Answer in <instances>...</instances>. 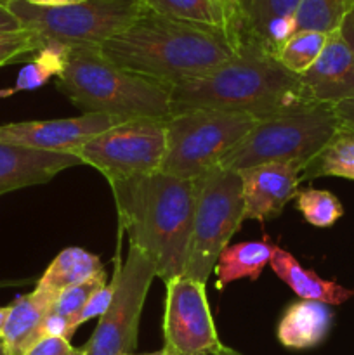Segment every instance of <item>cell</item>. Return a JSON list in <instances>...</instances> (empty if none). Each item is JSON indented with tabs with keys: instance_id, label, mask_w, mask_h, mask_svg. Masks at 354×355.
I'll list each match as a JSON object with an SVG mask.
<instances>
[{
	"instance_id": "obj_16",
	"label": "cell",
	"mask_w": 354,
	"mask_h": 355,
	"mask_svg": "<svg viewBox=\"0 0 354 355\" xmlns=\"http://www.w3.org/2000/svg\"><path fill=\"white\" fill-rule=\"evenodd\" d=\"M58 295L35 286L31 293L9 305V314L0 336L7 355H24L35 342L40 340L42 324L51 314Z\"/></svg>"
},
{
	"instance_id": "obj_37",
	"label": "cell",
	"mask_w": 354,
	"mask_h": 355,
	"mask_svg": "<svg viewBox=\"0 0 354 355\" xmlns=\"http://www.w3.org/2000/svg\"><path fill=\"white\" fill-rule=\"evenodd\" d=\"M7 314H9V307H0V336H2L3 324H6Z\"/></svg>"
},
{
	"instance_id": "obj_20",
	"label": "cell",
	"mask_w": 354,
	"mask_h": 355,
	"mask_svg": "<svg viewBox=\"0 0 354 355\" xmlns=\"http://www.w3.org/2000/svg\"><path fill=\"white\" fill-rule=\"evenodd\" d=\"M278 245L264 238L260 241H243L229 245L219 255L214 270L217 276V290H224L228 284L238 279L257 281L271 263Z\"/></svg>"
},
{
	"instance_id": "obj_28",
	"label": "cell",
	"mask_w": 354,
	"mask_h": 355,
	"mask_svg": "<svg viewBox=\"0 0 354 355\" xmlns=\"http://www.w3.org/2000/svg\"><path fill=\"white\" fill-rule=\"evenodd\" d=\"M106 283H108L106 272L103 270V272H99L97 276L83 281V283L75 284V286H69L66 288V290L59 291L51 314L58 315V318H62L65 321H68L69 324H71L73 329H76L80 326L78 318L80 314H82L83 307L87 305V302H89V298Z\"/></svg>"
},
{
	"instance_id": "obj_26",
	"label": "cell",
	"mask_w": 354,
	"mask_h": 355,
	"mask_svg": "<svg viewBox=\"0 0 354 355\" xmlns=\"http://www.w3.org/2000/svg\"><path fill=\"white\" fill-rule=\"evenodd\" d=\"M328 35L319 31H295L278 52L276 59L295 75L307 71L321 54Z\"/></svg>"
},
{
	"instance_id": "obj_22",
	"label": "cell",
	"mask_w": 354,
	"mask_h": 355,
	"mask_svg": "<svg viewBox=\"0 0 354 355\" xmlns=\"http://www.w3.org/2000/svg\"><path fill=\"white\" fill-rule=\"evenodd\" d=\"M319 177H342L354 180V128L340 123L325 148L304 166L301 182Z\"/></svg>"
},
{
	"instance_id": "obj_42",
	"label": "cell",
	"mask_w": 354,
	"mask_h": 355,
	"mask_svg": "<svg viewBox=\"0 0 354 355\" xmlns=\"http://www.w3.org/2000/svg\"><path fill=\"white\" fill-rule=\"evenodd\" d=\"M73 355H82V350L76 349V350H75V354H73Z\"/></svg>"
},
{
	"instance_id": "obj_31",
	"label": "cell",
	"mask_w": 354,
	"mask_h": 355,
	"mask_svg": "<svg viewBox=\"0 0 354 355\" xmlns=\"http://www.w3.org/2000/svg\"><path fill=\"white\" fill-rule=\"evenodd\" d=\"M75 347L69 343V340L58 338V336H44L38 342H35L24 355H73Z\"/></svg>"
},
{
	"instance_id": "obj_34",
	"label": "cell",
	"mask_w": 354,
	"mask_h": 355,
	"mask_svg": "<svg viewBox=\"0 0 354 355\" xmlns=\"http://www.w3.org/2000/svg\"><path fill=\"white\" fill-rule=\"evenodd\" d=\"M340 33H342L344 40L347 42V45H349L354 54V10L344 19L342 26H340Z\"/></svg>"
},
{
	"instance_id": "obj_18",
	"label": "cell",
	"mask_w": 354,
	"mask_h": 355,
	"mask_svg": "<svg viewBox=\"0 0 354 355\" xmlns=\"http://www.w3.org/2000/svg\"><path fill=\"white\" fill-rule=\"evenodd\" d=\"M273 272L287 284L301 300L321 302L326 305H342L354 298V288H344L335 281L319 277L314 270L305 269L292 253L278 246L271 259Z\"/></svg>"
},
{
	"instance_id": "obj_39",
	"label": "cell",
	"mask_w": 354,
	"mask_h": 355,
	"mask_svg": "<svg viewBox=\"0 0 354 355\" xmlns=\"http://www.w3.org/2000/svg\"><path fill=\"white\" fill-rule=\"evenodd\" d=\"M12 94H16L14 92L12 89H7V90H0V97H7V96H12Z\"/></svg>"
},
{
	"instance_id": "obj_4",
	"label": "cell",
	"mask_w": 354,
	"mask_h": 355,
	"mask_svg": "<svg viewBox=\"0 0 354 355\" xmlns=\"http://www.w3.org/2000/svg\"><path fill=\"white\" fill-rule=\"evenodd\" d=\"M58 89L83 113L121 120L172 116V87L127 71L108 61L99 47H71Z\"/></svg>"
},
{
	"instance_id": "obj_40",
	"label": "cell",
	"mask_w": 354,
	"mask_h": 355,
	"mask_svg": "<svg viewBox=\"0 0 354 355\" xmlns=\"http://www.w3.org/2000/svg\"><path fill=\"white\" fill-rule=\"evenodd\" d=\"M128 355H137V354H128ZM139 355H163L162 350H158V352H151V354H139Z\"/></svg>"
},
{
	"instance_id": "obj_17",
	"label": "cell",
	"mask_w": 354,
	"mask_h": 355,
	"mask_svg": "<svg viewBox=\"0 0 354 355\" xmlns=\"http://www.w3.org/2000/svg\"><path fill=\"white\" fill-rule=\"evenodd\" d=\"M333 312L321 302L298 300L281 315L276 336L285 349L307 350L321 345L328 336Z\"/></svg>"
},
{
	"instance_id": "obj_21",
	"label": "cell",
	"mask_w": 354,
	"mask_h": 355,
	"mask_svg": "<svg viewBox=\"0 0 354 355\" xmlns=\"http://www.w3.org/2000/svg\"><path fill=\"white\" fill-rule=\"evenodd\" d=\"M103 262L97 255L89 253L87 250L71 246L65 248L47 267L37 286L44 290H51L54 293L66 290L69 286L83 283L90 277L103 272Z\"/></svg>"
},
{
	"instance_id": "obj_11",
	"label": "cell",
	"mask_w": 354,
	"mask_h": 355,
	"mask_svg": "<svg viewBox=\"0 0 354 355\" xmlns=\"http://www.w3.org/2000/svg\"><path fill=\"white\" fill-rule=\"evenodd\" d=\"M163 355H215L222 347L215 331L205 284L189 277L167 281Z\"/></svg>"
},
{
	"instance_id": "obj_15",
	"label": "cell",
	"mask_w": 354,
	"mask_h": 355,
	"mask_svg": "<svg viewBox=\"0 0 354 355\" xmlns=\"http://www.w3.org/2000/svg\"><path fill=\"white\" fill-rule=\"evenodd\" d=\"M83 165L71 153H51L0 142V194L45 184L62 170Z\"/></svg>"
},
{
	"instance_id": "obj_2",
	"label": "cell",
	"mask_w": 354,
	"mask_h": 355,
	"mask_svg": "<svg viewBox=\"0 0 354 355\" xmlns=\"http://www.w3.org/2000/svg\"><path fill=\"white\" fill-rule=\"evenodd\" d=\"M120 225L167 283L186 272L193 231L196 182L167 173L110 182Z\"/></svg>"
},
{
	"instance_id": "obj_24",
	"label": "cell",
	"mask_w": 354,
	"mask_h": 355,
	"mask_svg": "<svg viewBox=\"0 0 354 355\" xmlns=\"http://www.w3.org/2000/svg\"><path fill=\"white\" fill-rule=\"evenodd\" d=\"M354 10V0H301L295 10L297 31H339L344 19Z\"/></svg>"
},
{
	"instance_id": "obj_30",
	"label": "cell",
	"mask_w": 354,
	"mask_h": 355,
	"mask_svg": "<svg viewBox=\"0 0 354 355\" xmlns=\"http://www.w3.org/2000/svg\"><path fill=\"white\" fill-rule=\"evenodd\" d=\"M113 295H115V281L111 279L110 283L101 286L99 290L89 298V302H87V305L83 307L82 314H80L78 318V324L82 326L83 322L90 321L92 318H101V315L108 311V307H110L111 300H113Z\"/></svg>"
},
{
	"instance_id": "obj_6",
	"label": "cell",
	"mask_w": 354,
	"mask_h": 355,
	"mask_svg": "<svg viewBox=\"0 0 354 355\" xmlns=\"http://www.w3.org/2000/svg\"><path fill=\"white\" fill-rule=\"evenodd\" d=\"M257 120L238 111L191 107L167 120V149L160 172L196 180L217 168Z\"/></svg>"
},
{
	"instance_id": "obj_27",
	"label": "cell",
	"mask_w": 354,
	"mask_h": 355,
	"mask_svg": "<svg viewBox=\"0 0 354 355\" xmlns=\"http://www.w3.org/2000/svg\"><path fill=\"white\" fill-rule=\"evenodd\" d=\"M295 208L302 214L305 222L314 227H332L344 215V207L339 198L330 191L305 187L298 189Z\"/></svg>"
},
{
	"instance_id": "obj_12",
	"label": "cell",
	"mask_w": 354,
	"mask_h": 355,
	"mask_svg": "<svg viewBox=\"0 0 354 355\" xmlns=\"http://www.w3.org/2000/svg\"><path fill=\"white\" fill-rule=\"evenodd\" d=\"M124 121L127 120L111 114L82 113L80 116L61 120L7 123L0 125V142L40 151L75 155L76 149L87 141Z\"/></svg>"
},
{
	"instance_id": "obj_9",
	"label": "cell",
	"mask_w": 354,
	"mask_h": 355,
	"mask_svg": "<svg viewBox=\"0 0 354 355\" xmlns=\"http://www.w3.org/2000/svg\"><path fill=\"white\" fill-rule=\"evenodd\" d=\"M167 149V120L135 118L118 123L75 151L83 165L99 170L108 182L160 172Z\"/></svg>"
},
{
	"instance_id": "obj_36",
	"label": "cell",
	"mask_w": 354,
	"mask_h": 355,
	"mask_svg": "<svg viewBox=\"0 0 354 355\" xmlns=\"http://www.w3.org/2000/svg\"><path fill=\"white\" fill-rule=\"evenodd\" d=\"M215 2L224 9L226 16H228V23H231V14H233V7H235V0H215Z\"/></svg>"
},
{
	"instance_id": "obj_3",
	"label": "cell",
	"mask_w": 354,
	"mask_h": 355,
	"mask_svg": "<svg viewBox=\"0 0 354 355\" xmlns=\"http://www.w3.org/2000/svg\"><path fill=\"white\" fill-rule=\"evenodd\" d=\"M309 103L301 75L288 71L255 44H242L229 59L203 78L172 89V114L191 107L238 111L257 121Z\"/></svg>"
},
{
	"instance_id": "obj_41",
	"label": "cell",
	"mask_w": 354,
	"mask_h": 355,
	"mask_svg": "<svg viewBox=\"0 0 354 355\" xmlns=\"http://www.w3.org/2000/svg\"><path fill=\"white\" fill-rule=\"evenodd\" d=\"M0 355H7L6 349H3V343H2V338H0Z\"/></svg>"
},
{
	"instance_id": "obj_25",
	"label": "cell",
	"mask_w": 354,
	"mask_h": 355,
	"mask_svg": "<svg viewBox=\"0 0 354 355\" xmlns=\"http://www.w3.org/2000/svg\"><path fill=\"white\" fill-rule=\"evenodd\" d=\"M69 49L71 47L58 44V42H47L19 71L16 78V87L12 89L14 92L35 90L38 87L45 85L52 76L58 78L62 69H65Z\"/></svg>"
},
{
	"instance_id": "obj_10",
	"label": "cell",
	"mask_w": 354,
	"mask_h": 355,
	"mask_svg": "<svg viewBox=\"0 0 354 355\" xmlns=\"http://www.w3.org/2000/svg\"><path fill=\"white\" fill-rule=\"evenodd\" d=\"M155 277V263L141 250L128 246L125 262L117 260L113 300L99 318L89 342L80 349L82 355L134 354L142 307Z\"/></svg>"
},
{
	"instance_id": "obj_7",
	"label": "cell",
	"mask_w": 354,
	"mask_h": 355,
	"mask_svg": "<svg viewBox=\"0 0 354 355\" xmlns=\"http://www.w3.org/2000/svg\"><path fill=\"white\" fill-rule=\"evenodd\" d=\"M23 28L42 40L68 47H101L130 26L142 12L139 0H82L62 7H38L28 0H2Z\"/></svg>"
},
{
	"instance_id": "obj_8",
	"label": "cell",
	"mask_w": 354,
	"mask_h": 355,
	"mask_svg": "<svg viewBox=\"0 0 354 355\" xmlns=\"http://www.w3.org/2000/svg\"><path fill=\"white\" fill-rule=\"evenodd\" d=\"M194 182L196 201L184 277L207 286L219 255L245 220V203L242 177L235 170L217 166Z\"/></svg>"
},
{
	"instance_id": "obj_35",
	"label": "cell",
	"mask_w": 354,
	"mask_h": 355,
	"mask_svg": "<svg viewBox=\"0 0 354 355\" xmlns=\"http://www.w3.org/2000/svg\"><path fill=\"white\" fill-rule=\"evenodd\" d=\"M28 2L38 7H62L69 6V3L82 2V0H28Z\"/></svg>"
},
{
	"instance_id": "obj_29",
	"label": "cell",
	"mask_w": 354,
	"mask_h": 355,
	"mask_svg": "<svg viewBox=\"0 0 354 355\" xmlns=\"http://www.w3.org/2000/svg\"><path fill=\"white\" fill-rule=\"evenodd\" d=\"M44 45L45 42L26 28L17 31H0V68L33 58Z\"/></svg>"
},
{
	"instance_id": "obj_33",
	"label": "cell",
	"mask_w": 354,
	"mask_h": 355,
	"mask_svg": "<svg viewBox=\"0 0 354 355\" xmlns=\"http://www.w3.org/2000/svg\"><path fill=\"white\" fill-rule=\"evenodd\" d=\"M335 113L339 116L340 123L346 127L354 128V99L353 101H344V103L337 104Z\"/></svg>"
},
{
	"instance_id": "obj_14",
	"label": "cell",
	"mask_w": 354,
	"mask_h": 355,
	"mask_svg": "<svg viewBox=\"0 0 354 355\" xmlns=\"http://www.w3.org/2000/svg\"><path fill=\"white\" fill-rule=\"evenodd\" d=\"M301 83L309 103L337 106L354 99V54L340 30L328 35L319 58L301 75Z\"/></svg>"
},
{
	"instance_id": "obj_1",
	"label": "cell",
	"mask_w": 354,
	"mask_h": 355,
	"mask_svg": "<svg viewBox=\"0 0 354 355\" xmlns=\"http://www.w3.org/2000/svg\"><path fill=\"white\" fill-rule=\"evenodd\" d=\"M99 52L127 71L174 89L228 62L238 45L228 31L170 19L144 7V12L104 42Z\"/></svg>"
},
{
	"instance_id": "obj_32",
	"label": "cell",
	"mask_w": 354,
	"mask_h": 355,
	"mask_svg": "<svg viewBox=\"0 0 354 355\" xmlns=\"http://www.w3.org/2000/svg\"><path fill=\"white\" fill-rule=\"evenodd\" d=\"M23 30V24L21 21L10 12L6 7V3L0 0V31H17Z\"/></svg>"
},
{
	"instance_id": "obj_13",
	"label": "cell",
	"mask_w": 354,
	"mask_h": 355,
	"mask_svg": "<svg viewBox=\"0 0 354 355\" xmlns=\"http://www.w3.org/2000/svg\"><path fill=\"white\" fill-rule=\"evenodd\" d=\"M304 165L297 162L264 163L242 170L245 220L266 222L281 215L288 201L297 198Z\"/></svg>"
},
{
	"instance_id": "obj_23",
	"label": "cell",
	"mask_w": 354,
	"mask_h": 355,
	"mask_svg": "<svg viewBox=\"0 0 354 355\" xmlns=\"http://www.w3.org/2000/svg\"><path fill=\"white\" fill-rule=\"evenodd\" d=\"M139 2L160 16L198 24V26L219 28L229 33L228 16L215 0H139Z\"/></svg>"
},
{
	"instance_id": "obj_38",
	"label": "cell",
	"mask_w": 354,
	"mask_h": 355,
	"mask_svg": "<svg viewBox=\"0 0 354 355\" xmlns=\"http://www.w3.org/2000/svg\"><path fill=\"white\" fill-rule=\"evenodd\" d=\"M215 355H242V354L236 352V350H233V349H229V347L222 345L221 349H219V352L215 354Z\"/></svg>"
},
{
	"instance_id": "obj_5",
	"label": "cell",
	"mask_w": 354,
	"mask_h": 355,
	"mask_svg": "<svg viewBox=\"0 0 354 355\" xmlns=\"http://www.w3.org/2000/svg\"><path fill=\"white\" fill-rule=\"evenodd\" d=\"M339 127L335 106L305 104L257 121L219 166L235 172L264 163L297 162L305 166L325 148Z\"/></svg>"
},
{
	"instance_id": "obj_19",
	"label": "cell",
	"mask_w": 354,
	"mask_h": 355,
	"mask_svg": "<svg viewBox=\"0 0 354 355\" xmlns=\"http://www.w3.org/2000/svg\"><path fill=\"white\" fill-rule=\"evenodd\" d=\"M301 0H235L229 35L236 45L255 44L264 49L271 24L281 17L295 16Z\"/></svg>"
}]
</instances>
